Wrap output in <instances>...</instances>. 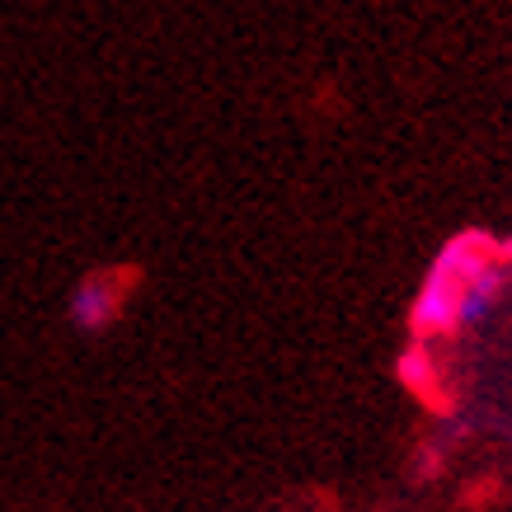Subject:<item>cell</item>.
Listing matches in <instances>:
<instances>
[{"mask_svg":"<svg viewBox=\"0 0 512 512\" xmlns=\"http://www.w3.org/2000/svg\"><path fill=\"white\" fill-rule=\"evenodd\" d=\"M461 292H466V278H456L451 268L433 264L428 282L414 296V329L419 334H442V329L461 325Z\"/></svg>","mask_w":512,"mask_h":512,"instance_id":"1","label":"cell"},{"mask_svg":"<svg viewBox=\"0 0 512 512\" xmlns=\"http://www.w3.org/2000/svg\"><path fill=\"white\" fill-rule=\"evenodd\" d=\"M118 301H123L118 278H90V282H80V292L71 296V315H76L80 329H99L118 315Z\"/></svg>","mask_w":512,"mask_h":512,"instance_id":"2","label":"cell"},{"mask_svg":"<svg viewBox=\"0 0 512 512\" xmlns=\"http://www.w3.org/2000/svg\"><path fill=\"white\" fill-rule=\"evenodd\" d=\"M498 292V268L489 264L484 273H475V278L466 282V292H461V325H470V320H480L484 311H489V301H494Z\"/></svg>","mask_w":512,"mask_h":512,"instance_id":"3","label":"cell"},{"mask_svg":"<svg viewBox=\"0 0 512 512\" xmlns=\"http://www.w3.org/2000/svg\"><path fill=\"white\" fill-rule=\"evenodd\" d=\"M400 376L409 386H428V376H433V362H428V348H409L400 362Z\"/></svg>","mask_w":512,"mask_h":512,"instance_id":"4","label":"cell"}]
</instances>
